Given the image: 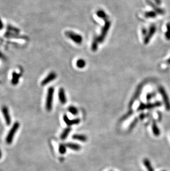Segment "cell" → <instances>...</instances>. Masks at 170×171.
Here are the masks:
<instances>
[{
	"instance_id": "28",
	"label": "cell",
	"mask_w": 170,
	"mask_h": 171,
	"mask_svg": "<svg viewBox=\"0 0 170 171\" xmlns=\"http://www.w3.org/2000/svg\"><path fill=\"white\" fill-rule=\"evenodd\" d=\"M138 121V118H135L134 120L132 121V123L130 124V126H129V130H132L133 128H134L135 126V125H136Z\"/></svg>"
},
{
	"instance_id": "35",
	"label": "cell",
	"mask_w": 170,
	"mask_h": 171,
	"mask_svg": "<svg viewBox=\"0 0 170 171\" xmlns=\"http://www.w3.org/2000/svg\"><path fill=\"white\" fill-rule=\"evenodd\" d=\"M1 157H2V153H1V150H0V159H1Z\"/></svg>"
},
{
	"instance_id": "21",
	"label": "cell",
	"mask_w": 170,
	"mask_h": 171,
	"mask_svg": "<svg viewBox=\"0 0 170 171\" xmlns=\"http://www.w3.org/2000/svg\"><path fill=\"white\" fill-rule=\"evenodd\" d=\"M144 164L145 165V166L146 167V169L148 170V171H154L153 167L152 166V165L151 164V162H150L148 159L145 158L144 159Z\"/></svg>"
},
{
	"instance_id": "19",
	"label": "cell",
	"mask_w": 170,
	"mask_h": 171,
	"mask_svg": "<svg viewBox=\"0 0 170 171\" xmlns=\"http://www.w3.org/2000/svg\"><path fill=\"white\" fill-rule=\"evenodd\" d=\"M98 43H99V41L98 39V37H95L94 38L93 42H92V47H91L92 51L96 52V50H97Z\"/></svg>"
},
{
	"instance_id": "16",
	"label": "cell",
	"mask_w": 170,
	"mask_h": 171,
	"mask_svg": "<svg viewBox=\"0 0 170 171\" xmlns=\"http://www.w3.org/2000/svg\"><path fill=\"white\" fill-rule=\"evenodd\" d=\"M72 138L74 140H78L80 141L81 142H86L87 140V137L85 135H80V134H75L72 136Z\"/></svg>"
},
{
	"instance_id": "26",
	"label": "cell",
	"mask_w": 170,
	"mask_h": 171,
	"mask_svg": "<svg viewBox=\"0 0 170 171\" xmlns=\"http://www.w3.org/2000/svg\"><path fill=\"white\" fill-rule=\"evenodd\" d=\"M165 36L167 40L170 41V24H167V31L165 33Z\"/></svg>"
},
{
	"instance_id": "8",
	"label": "cell",
	"mask_w": 170,
	"mask_h": 171,
	"mask_svg": "<svg viewBox=\"0 0 170 171\" xmlns=\"http://www.w3.org/2000/svg\"><path fill=\"white\" fill-rule=\"evenodd\" d=\"M142 88H143V84L142 83L141 84H140L139 86H138V88H137V89H136V91L135 92L134 95H133V98L130 100V103H129V107H131L133 105V104H134L135 101L138 99V98H139V96L141 94Z\"/></svg>"
},
{
	"instance_id": "30",
	"label": "cell",
	"mask_w": 170,
	"mask_h": 171,
	"mask_svg": "<svg viewBox=\"0 0 170 171\" xmlns=\"http://www.w3.org/2000/svg\"><path fill=\"white\" fill-rule=\"evenodd\" d=\"M142 34L145 36L147 35V34H148V31H147V29H145V28H142Z\"/></svg>"
},
{
	"instance_id": "27",
	"label": "cell",
	"mask_w": 170,
	"mask_h": 171,
	"mask_svg": "<svg viewBox=\"0 0 170 171\" xmlns=\"http://www.w3.org/2000/svg\"><path fill=\"white\" fill-rule=\"evenodd\" d=\"M133 110H129V111L128 112L127 114H125V115H124V116L122 117V118H121V121H124L125 120L127 119L128 117H129L130 116H132V115L133 114Z\"/></svg>"
},
{
	"instance_id": "14",
	"label": "cell",
	"mask_w": 170,
	"mask_h": 171,
	"mask_svg": "<svg viewBox=\"0 0 170 171\" xmlns=\"http://www.w3.org/2000/svg\"><path fill=\"white\" fill-rule=\"evenodd\" d=\"M96 14L99 18L102 19L105 21L108 20V16L107 15L106 12L103 10H98L96 12Z\"/></svg>"
},
{
	"instance_id": "33",
	"label": "cell",
	"mask_w": 170,
	"mask_h": 171,
	"mask_svg": "<svg viewBox=\"0 0 170 171\" xmlns=\"http://www.w3.org/2000/svg\"><path fill=\"white\" fill-rule=\"evenodd\" d=\"M2 28H3V24H2V22H1V20H0V29H2Z\"/></svg>"
},
{
	"instance_id": "10",
	"label": "cell",
	"mask_w": 170,
	"mask_h": 171,
	"mask_svg": "<svg viewBox=\"0 0 170 171\" xmlns=\"http://www.w3.org/2000/svg\"><path fill=\"white\" fill-rule=\"evenodd\" d=\"M57 75L56 73L55 72H51L48 74V75L44 78V79L42 80L41 83V85L42 86H45L49 83L50 82L54 80L55 79L57 78Z\"/></svg>"
},
{
	"instance_id": "32",
	"label": "cell",
	"mask_w": 170,
	"mask_h": 171,
	"mask_svg": "<svg viewBox=\"0 0 170 171\" xmlns=\"http://www.w3.org/2000/svg\"><path fill=\"white\" fill-rule=\"evenodd\" d=\"M139 117H140V119L142 120V119H144L145 117V115L144 114H142L140 115V116Z\"/></svg>"
},
{
	"instance_id": "1",
	"label": "cell",
	"mask_w": 170,
	"mask_h": 171,
	"mask_svg": "<svg viewBox=\"0 0 170 171\" xmlns=\"http://www.w3.org/2000/svg\"><path fill=\"white\" fill-rule=\"evenodd\" d=\"M20 126V124L18 122H16L11 129L9 130L7 136L6 141L7 144H11L13 141L14 135Z\"/></svg>"
},
{
	"instance_id": "25",
	"label": "cell",
	"mask_w": 170,
	"mask_h": 171,
	"mask_svg": "<svg viewBox=\"0 0 170 171\" xmlns=\"http://www.w3.org/2000/svg\"><path fill=\"white\" fill-rule=\"evenodd\" d=\"M59 151L61 154H65L66 152V146L63 144H60L59 147Z\"/></svg>"
},
{
	"instance_id": "5",
	"label": "cell",
	"mask_w": 170,
	"mask_h": 171,
	"mask_svg": "<svg viewBox=\"0 0 170 171\" xmlns=\"http://www.w3.org/2000/svg\"><path fill=\"white\" fill-rule=\"evenodd\" d=\"M159 91L163 97V102H164V104L165 105V107H166V110L169 111H170V100L167 94L166 93L165 89L162 86L159 87Z\"/></svg>"
},
{
	"instance_id": "23",
	"label": "cell",
	"mask_w": 170,
	"mask_h": 171,
	"mask_svg": "<svg viewBox=\"0 0 170 171\" xmlns=\"http://www.w3.org/2000/svg\"><path fill=\"white\" fill-rule=\"evenodd\" d=\"M86 65V62L83 59H79L76 62V66L78 68H84Z\"/></svg>"
},
{
	"instance_id": "34",
	"label": "cell",
	"mask_w": 170,
	"mask_h": 171,
	"mask_svg": "<svg viewBox=\"0 0 170 171\" xmlns=\"http://www.w3.org/2000/svg\"><path fill=\"white\" fill-rule=\"evenodd\" d=\"M166 63L168 64H170V58L166 61Z\"/></svg>"
},
{
	"instance_id": "15",
	"label": "cell",
	"mask_w": 170,
	"mask_h": 171,
	"mask_svg": "<svg viewBox=\"0 0 170 171\" xmlns=\"http://www.w3.org/2000/svg\"><path fill=\"white\" fill-rule=\"evenodd\" d=\"M66 147L69 148L71 150H74V151H80L81 150V147L80 146V145L75 143H67L66 144Z\"/></svg>"
},
{
	"instance_id": "2",
	"label": "cell",
	"mask_w": 170,
	"mask_h": 171,
	"mask_svg": "<svg viewBox=\"0 0 170 171\" xmlns=\"http://www.w3.org/2000/svg\"><path fill=\"white\" fill-rule=\"evenodd\" d=\"M54 93V88L53 87L49 88L48 90L46 104H45V107H46L47 111H50L52 109Z\"/></svg>"
},
{
	"instance_id": "13",
	"label": "cell",
	"mask_w": 170,
	"mask_h": 171,
	"mask_svg": "<svg viewBox=\"0 0 170 171\" xmlns=\"http://www.w3.org/2000/svg\"><path fill=\"white\" fill-rule=\"evenodd\" d=\"M58 96H59V99L60 100V102L62 104H66V102L67 101V99H66V95H65V90H64L63 88H61L59 90Z\"/></svg>"
},
{
	"instance_id": "18",
	"label": "cell",
	"mask_w": 170,
	"mask_h": 171,
	"mask_svg": "<svg viewBox=\"0 0 170 171\" xmlns=\"http://www.w3.org/2000/svg\"><path fill=\"white\" fill-rule=\"evenodd\" d=\"M152 130L154 135L159 136L160 135V130L155 122H154L152 125Z\"/></svg>"
},
{
	"instance_id": "9",
	"label": "cell",
	"mask_w": 170,
	"mask_h": 171,
	"mask_svg": "<svg viewBox=\"0 0 170 171\" xmlns=\"http://www.w3.org/2000/svg\"><path fill=\"white\" fill-rule=\"evenodd\" d=\"M1 110H2V112L3 115V117L5 118L6 125L8 126L10 125L11 124V117L9 114V111H8V107L6 106H3L1 109Z\"/></svg>"
},
{
	"instance_id": "6",
	"label": "cell",
	"mask_w": 170,
	"mask_h": 171,
	"mask_svg": "<svg viewBox=\"0 0 170 171\" xmlns=\"http://www.w3.org/2000/svg\"><path fill=\"white\" fill-rule=\"evenodd\" d=\"M162 102L161 101H156L154 103H149V104H144L141 103L139 107L138 108V111H142L145 109H151L155 107H161Z\"/></svg>"
},
{
	"instance_id": "20",
	"label": "cell",
	"mask_w": 170,
	"mask_h": 171,
	"mask_svg": "<svg viewBox=\"0 0 170 171\" xmlns=\"http://www.w3.org/2000/svg\"><path fill=\"white\" fill-rule=\"evenodd\" d=\"M71 130V128H65L60 136L61 139V140L66 139L67 138V137L69 135Z\"/></svg>"
},
{
	"instance_id": "11",
	"label": "cell",
	"mask_w": 170,
	"mask_h": 171,
	"mask_svg": "<svg viewBox=\"0 0 170 171\" xmlns=\"http://www.w3.org/2000/svg\"><path fill=\"white\" fill-rule=\"evenodd\" d=\"M63 120L65 124L67 126H72V125H78V124L80 122V119H75L73 120H70L68 116L65 114L63 116Z\"/></svg>"
},
{
	"instance_id": "36",
	"label": "cell",
	"mask_w": 170,
	"mask_h": 171,
	"mask_svg": "<svg viewBox=\"0 0 170 171\" xmlns=\"http://www.w3.org/2000/svg\"></svg>"
},
{
	"instance_id": "24",
	"label": "cell",
	"mask_w": 170,
	"mask_h": 171,
	"mask_svg": "<svg viewBox=\"0 0 170 171\" xmlns=\"http://www.w3.org/2000/svg\"><path fill=\"white\" fill-rule=\"evenodd\" d=\"M68 111L74 115H76L78 114V110L76 107L73 106H70L68 108Z\"/></svg>"
},
{
	"instance_id": "31",
	"label": "cell",
	"mask_w": 170,
	"mask_h": 171,
	"mask_svg": "<svg viewBox=\"0 0 170 171\" xmlns=\"http://www.w3.org/2000/svg\"><path fill=\"white\" fill-rule=\"evenodd\" d=\"M157 5H161L162 3L161 0H154Z\"/></svg>"
},
{
	"instance_id": "22",
	"label": "cell",
	"mask_w": 170,
	"mask_h": 171,
	"mask_svg": "<svg viewBox=\"0 0 170 171\" xmlns=\"http://www.w3.org/2000/svg\"><path fill=\"white\" fill-rule=\"evenodd\" d=\"M157 13L155 11H148L146 12L144 14V16L146 18H155L157 16Z\"/></svg>"
},
{
	"instance_id": "7",
	"label": "cell",
	"mask_w": 170,
	"mask_h": 171,
	"mask_svg": "<svg viewBox=\"0 0 170 171\" xmlns=\"http://www.w3.org/2000/svg\"><path fill=\"white\" fill-rule=\"evenodd\" d=\"M156 27L155 25H151L150 27L149 32L147 34V35L145 37L144 39V43L145 44H148L149 43L150 41L151 40V38L153 37L155 33L156 32Z\"/></svg>"
},
{
	"instance_id": "12",
	"label": "cell",
	"mask_w": 170,
	"mask_h": 171,
	"mask_svg": "<svg viewBox=\"0 0 170 171\" xmlns=\"http://www.w3.org/2000/svg\"><path fill=\"white\" fill-rule=\"evenodd\" d=\"M145 1L147 3V4H148L150 6H151L154 10V11L156 12L157 14H165V11L163 10V9L160 8V7H157L155 4H154L153 2H152L151 1H150V0H145Z\"/></svg>"
},
{
	"instance_id": "17",
	"label": "cell",
	"mask_w": 170,
	"mask_h": 171,
	"mask_svg": "<svg viewBox=\"0 0 170 171\" xmlns=\"http://www.w3.org/2000/svg\"><path fill=\"white\" fill-rule=\"evenodd\" d=\"M20 78V74H17L16 72H13L12 74V84L13 85H17L19 81V79Z\"/></svg>"
},
{
	"instance_id": "29",
	"label": "cell",
	"mask_w": 170,
	"mask_h": 171,
	"mask_svg": "<svg viewBox=\"0 0 170 171\" xmlns=\"http://www.w3.org/2000/svg\"><path fill=\"white\" fill-rule=\"evenodd\" d=\"M155 95H156V93H148L146 95V100H148V101L151 100L152 98L155 97Z\"/></svg>"
},
{
	"instance_id": "3",
	"label": "cell",
	"mask_w": 170,
	"mask_h": 171,
	"mask_svg": "<svg viewBox=\"0 0 170 171\" xmlns=\"http://www.w3.org/2000/svg\"><path fill=\"white\" fill-rule=\"evenodd\" d=\"M65 34L67 37L69 38L71 41H72L76 44L80 45L82 43L83 38L80 35L77 34L71 31H66Z\"/></svg>"
},
{
	"instance_id": "4",
	"label": "cell",
	"mask_w": 170,
	"mask_h": 171,
	"mask_svg": "<svg viewBox=\"0 0 170 171\" xmlns=\"http://www.w3.org/2000/svg\"><path fill=\"white\" fill-rule=\"evenodd\" d=\"M111 25V23L109 20H107L106 21H105V25L101 30V35L98 37V39L99 43H102L104 41L107 35V33L108 32V31L110 29Z\"/></svg>"
}]
</instances>
